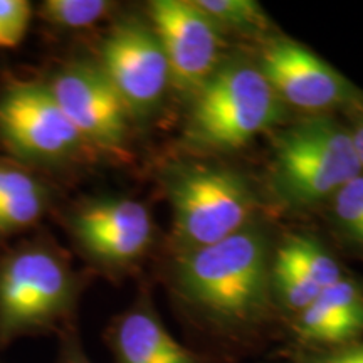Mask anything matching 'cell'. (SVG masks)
I'll list each match as a JSON object with an SVG mask.
<instances>
[{"instance_id": "obj_21", "label": "cell", "mask_w": 363, "mask_h": 363, "mask_svg": "<svg viewBox=\"0 0 363 363\" xmlns=\"http://www.w3.org/2000/svg\"><path fill=\"white\" fill-rule=\"evenodd\" d=\"M59 337V352H57V363H93L86 353L83 342H81L78 326L69 325L65 328Z\"/></svg>"}, {"instance_id": "obj_6", "label": "cell", "mask_w": 363, "mask_h": 363, "mask_svg": "<svg viewBox=\"0 0 363 363\" xmlns=\"http://www.w3.org/2000/svg\"><path fill=\"white\" fill-rule=\"evenodd\" d=\"M174 212V239L182 252L220 242L251 224L256 197L238 172L189 165L167 179Z\"/></svg>"}, {"instance_id": "obj_19", "label": "cell", "mask_w": 363, "mask_h": 363, "mask_svg": "<svg viewBox=\"0 0 363 363\" xmlns=\"http://www.w3.org/2000/svg\"><path fill=\"white\" fill-rule=\"evenodd\" d=\"M333 212L345 233L363 242V175L333 195Z\"/></svg>"}, {"instance_id": "obj_7", "label": "cell", "mask_w": 363, "mask_h": 363, "mask_svg": "<svg viewBox=\"0 0 363 363\" xmlns=\"http://www.w3.org/2000/svg\"><path fill=\"white\" fill-rule=\"evenodd\" d=\"M98 158L128 162L133 118L94 59H65L38 72Z\"/></svg>"}, {"instance_id": "obj_14", "label": "cell", "mask_w": 363, "mask_h": 363, "mask_svg": "<svg viewBox=\"0 0 363 363\" xmlns=\"http://www.w3.org/2000/svg\"><path fill=\"white\" fill-rule=\"evenodd\" d=\"M293 331L301 342L323 350L358 342L363 337V291L347 278L328 286L293 316Z\"/></svg>"}, {"instance_id": "obj_18", "label": "cell", "mask_w": 363, "mask_h": 363, "mask_svg": "<svg viewBox=\"0 0 363 363\" xmlns=\"http://www.w3.org/2000/svg\"><path fill=\"white\" fill-rule=\"evenodd\" d=\"M197 7L222 29L259 33L267 26L262 7L254 0H194Z\"/></svg>"}, {"instance_id": "obj_20", "label": "cell", "mask_w": 363, "mask_h": 363, "mask_svg": "<svg viewBox=\"0 0 363 363\" xmlns=\"http://www.w3.org/2000/svg\"><path fill=\"white\" fill-rule=\"evenodd\" d=\"M34 6L27 0H0V49H17L29 34Z\"/></svg>"}, {"instance_id": "obj_17", "label": "cell", "mask_w": 363, "mask_h": 363, "mask_svg": "<svg viewBox=\"0 0 363 363\" xmlns=\"http://www.w3.org/2000/svg\"><path fill=\"white\" fill-rule=\"evenodd\" d=\"M272 301L291 315H298L320 296L321 289L293 269L278 256L271 261Z\"/></svg>"}, {"instance_id": "obj_5", "label": "cell", "mask_w": 363, "mask_h": 363, "mask_svg": "<svg viewBox=\"0 0 363 363\" xmlns=\"http://www.w3.org/2000/svg\"><path fill=\"white\" fill-rule=\"evenodd\" d=\"M352 133L330 118H310L276 136L272 185L293 207L333 197L362 175Z\"/></svg>"}, {"instance_id": "obj_2", "label": "cell", "mask_w": 363, "mask_h": 363, "mask_svg": "<svg viewBox=\"0 0 363 363\" xmlns=\"http://www.w3.org/2000/svg\"><path fill=\"white\" fill-rule=\"evenodd\" d=\"M84 279L44 227L0 251V350L74 325Z\"/></svg>"}, {"instance_id": "obj_13", "label": "cell", "mask_w": 363, "mask_h": 363, "mask_svg": "<svg viewBox=\"0 0 363 363\" xmlns=\"http://www.w3.org/2000/svg\"><path fill=\"white\" fill-rule=\"evenodd\" d=\"M106 342L115 363H201L165 328L147 294L111 321Z\"/></svg>"}, {"instance_id": "obj_3", "label": "cell", "mask_w": 363, "mask_h": 363, "mask_svg": "<svg viewBox=\"0 0 363 363\" xmlns=\"http://www.w3.org/2000/svg\"><path fill=\"white\" fill-rule=\"evenodd\" d=\"M0 155L57 182L96 155L38 74L0 71Z\"/></svg>"}, {"instance_id": "obj_10", "label": "cell", "mask_w": 363, "mask_h": 363, "mask_svg": "<svg viewBox=\"0 0 363 363\" xmlns=\"http://www.w3.org/2000/svg\"><path fill=\"white\" fill-rule=\"evenodd\" d=\"M148 21L160 40L172 86L195 93L219 69V27L192 0H153Z\"/></svg>"}, {"instance_id": "obj_23", "label": "cell", "mask_w": 363, "mask_h": 363, "mask_svg": "<svg viewBox=\"0 0 363 363\" xmlns=\"http://www.w3.org/2000/svg\"><path fill=\"white\" fill-rule=\"evenodd\" d=\"M350 133H352L353 147H355V152H357V158L358 162H360V167L363 170V120L358 121L355 128H353Z\"/></svg>"}, {"instance_id": "obj_12", "label": "cell", "mask_w": 363, "mask_h": 363, "mask_svg": "<svg viewBox=\"0 0 363 363\" xmlns=\"http://www.w3.org/2000/svg\"><path fill=\"white\" fill-rule=\"evenodd\" d=\"M57 182L0 155V251L43 227L59 207Z\"/></svg>"}, {"instance_id": "obj_11", "label": "cell", "mask_w": 363, "mask_h": 363, "mask_svg": "<svg viewBox=\"0 0 363 363\" xmlns=\"http://www.w3.org/2000/svg\"><path fill=\"white\" fill-rule=\"evenodd\" d=\"M257 67L281 101L299 110L323 111L357 98L355 86L296 40H267Z\"/></svg>"}, {"instance_id": "obj_22", "label": "cell", "mask_w": 363, "mask_h": 363, "mask_svg": "<svg viewBox=\"0 0 363 363\" xmlns=\"http://www.w3.org/2000/svg\"><path fill=\"white\" fill-rule=\"evenodd\" d=\"M298 363H363V340L331 350L315 352Z\"/></svg>"}, {"instance_id": "obj_16", "label": "cell", "mask_w": 363, "mask_h": 363, "mask_svg": "<svg viewBox=\"0 0 363 363\" xmlns=\"http://www.w3.org/2000/svg\"><path fill=\"white\" fill-rule=\"evenodd\" d=\"M276 256L310 279L321 291L343 279L342 267L337 259L310 235H293L284 240Z\"/></svg>"}, {"instance_id": "obj_4", "label": "cell", "mask_w": 363, "mask_h": 363, "mask_svg": "<svg viewBox=\"0 0 363 363\" xmlns=\"http://www.w3.org/2000/svg\"><path fill=\"white\" fill-rule=\"evenodd\" d=\"M281 113L283 101L259 67L229 62L194 93L185 133L194 147L234 150L278 123Z\"/></svg>"}, {"instance_id": "obj_9", "label": "cell", "mask_w": 363, "mask_h": 363, "mask_svg": "<svg viewBox=\"0 0 363 363\" xmlns=\"http://www.w3.org/2000/svg\"><path fill=\"white\" fill-rule=\"evenodd\" d=\"M94 62L128 108L133 121L148 118L172 86L165 52L150 21L113 17Z\"/></svg>"}, {"instance_id": "obj_1", "label": "cell", "mask_w": 363, "mask_h": 363, "mask_svg": "<svg viewBox=\"0 0 363 363\" xmlns=\"http://www.w3.org/2000/svg\"><path fill=\"white\" fill-rule=\"evenodd\" d=\"M271 261L266 234L249 224L220 242L182 252L177 289L212 325L252 328L266 320L274 303Z\"/></svg>"}, {"instance_id": "obj_8", "label": "cell", "mask_w": 363, "mask_h": 363, "mask_svg": "<svg viewBox=\"0 0 363 363\" xmlns=\"http://www.w3.org/2000/svg\"><path fill=\"white\" fill-rule=\"evenodd\" d=\"M52 216L86 259L108 274L131 269L147 254L155 234L148 207L125 195L59 203Z\"/></svg>"}, {"instance_id": "obj_15", "label": "cell", "mask_w": 363, "mask_h": 363, "mask_svg": "<svg viewBox=\"0 0 363 363\" xmlns=\"http://www.w3.org/2000/svg\"><path fill=\"white\" fill-rule=\"evenodd\" d=\"M115 12L110 0H44L34 7V19L56 33H76L113 19Z\"/></svg>"}]
</instances>
